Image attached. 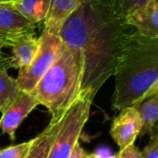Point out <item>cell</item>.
<instances>
[{"label": "cell", "mask_w": 158, "mask_h": 158, "mask_svg": "<svg viewBox=\"0 0 158 158\" xmlns=\"http://www.w3.org/2000/svg\"><path fill=\"white\" fill-rule=\"evenodd\" d=\"M141 130L142 121L137 109L134 106H129L120 110V114L114 118L110 135L118 145L119 150H123L134 144Z\"/></svg>", "instance_id": "52a82bcc"}, {"label": "cell", "mask_w": 158, "mask_h": 158, "mask_svg": "<svg viewBox=\"0 0 158 158\" xmlns=\"http://www.w3.org/2000/svg\"><path fill=\"white\" fill-rule=\"evenodd\" d=\"M13 5L22 16L35 24L45 19L50 0H16Z\"/></svg>", "instance_id": "5bb4252c"}, {"label": "cell", "mask_w": 158, "mask_h": 158, "mask_svg": "<svg viewBox=\"0 0 158 158\" xmlns=\"http://www.w3.org/2000/svg\"><path fill=\"white\" fill-rule=\"evenodd\" d=\"M84 1L85 0H50L49 9L44 20V28L58 32L65 19Z\"/></svg>", "instance_id": "8fae6325"}, {"label": "cell", "mask_w": 158, "mask_h": 158, "mask_svg": "<svg viewBox=\"0 0 158 158\" xmlns=\"http://www.w3.org/2000/svg\"><path fill=\"white\" fill-rule=\"evenodd\" d=\"M86 156H87V153L84 151V149L80 145V143L78 142L75 144L69 158H85Z\"/></svg>", "instance_id": "44dd1931"}, {"label": "cell", "mask_w": 158, "mask_h": 158, "mask_svg": "<svg viewBox=\"0 0 158 158\" xmlns=\"http://www.w3.org/2000/svg\"><path fill=\"white\" fill-rule=\"evenodd\" d=\"M126 27L124 19L111 6L85 0L59 28L61 42L81 56V92H88L94 99L105 82L114 76Z\"/></svg>", "instance_id": "6da1fadb"}, {"label": "cell", "mask_w": 158, "mask_h": 158, "mask_svg": "<svg viewBox=\"0 0 158 158\" xmlns=\"http://www.w3.org/2000/svg\"><path fill=\"white\" fill-rule=\"evenodd\" d=\"M82 60L79 51L62 42L56 57L31 94L59 120L81 94Z\"/></svg>", "instance_id": "3957f363"}, {"label": "cell", "mask_w": 158, "mask_h": 158, "mask_svg": "<svg viewBox=\"0 0 158 158\" xmlns=\"http://www.w3.org/2000/svg\"><path fill=\"white\" fill-rule=\"evenodd\" d=\"M63 117L57 121H50L49 125L32 140L31 146L25 158H48L52 145L60 130Z\"/></svg>", "instance_id": "7c38bea8"}, {"label": "cell", "mask_w": 158, "mask_h": 158, "mask_svg": "<svg viewBox=\"0 0 158 158\" xmlns=\"http://www.w3.org/2000/svg\"><path fill=\"white\" fill-rule=\"evenodd\" d=\"M32 140L0 150V158H25L31 146Z\"/></svg>", "instance_id": "e0dca14e"}, {"label": "cell", "mask_w": 158, "mask_h": 158, "mask_svg": "<svg viewBox=\"0 0 158 158\" xmlns=\"http://www.w3.org/2000/svg\"><path fill=\"white\" fill-rule=\"evenodd\" d=\"M117 158H143L142 156V152L134 145H130L123 150H119L117 154Z\"/></svg>", "instance_id": "d6986e66"}, {"label": "cell", "mask_w": 158, "mask_h": 158, "mask_svg": "<svg viewBox=\"0 0 158 158\" xmlns=\"http://www.w3.org/2000/svg\"><path fill=\"white\" fill-rule=\"evenodd\" d=\"M125 24L133 26L137 31L148 38H158V0H148L126 18Z\"/></svg>", "instance_id": "9c48e42d"}, {"label": "cell", "mask_w": 158, "mask_h": 158, "mask_svg": "<svg viewBox=\"0 0 158 158\" xmlns=\"http://www.w3.org/2000/svg\"><path fill=\"white\" fill-rule=\"evenodd\" d=\"M10 69V56H8L6 59L3 61H0V69Z\"/></svg>", "instance_id": "7402d4cb"}, {"label": "cell", "mask_w": 158, "mask_h": 158, "mask_svg": "<svg viewBox=\"0 0 158 158\" xmlns=\"http://www.w3.org/2000/svg\"><path fill=\"white\" fill-rule=\"evenodd\" d=\"M39 41L40 45L36 56L28 68L19 71L16 79L19 90L29 94L33 91L38 81L55 61L61 44L58 32L47 28L44 29Z\"/></svg>", "instance_id": "5b68a950"}, {"label": "cell", "mask_w": 158, "mask_h": 158, "mask_svg": "<svg viewBox=\"0 0 158 158\" xmlns=\"http://www.w3.org/2000/svg\"><path fill=\"white\" fill-rule=\"evenodd\" d=\"M148 0H114L112 8L121 18H126L137 8L143 6Z\"/></svg>", "instance_id": "2e32d148"}, {"label": "cell", "mask_w": 158, "mask_h": 158, "mask_svg": "<svg viewBox=\"0 0 158 158\" xmlns=\"http://www.w3.org/2000/svg\"><path fill=\"white\" fill-rule=\"evenodd\" d=\"M35 24L28 20L14 6L13 3L0 4V41L11 46L19 37L34 33Z\"/></svg>", "instance_id": "8992f818"}, {"label": "cell", "mask_w": 158, "mask_h": 158, "mask_svg": "<svg viewBox=\"0 0 158 158\" xmlns=\"http://www.w3.org/2000/svg\"><path fill=\"white\" fill-rule=\"evenodd\" d=\"M39 45V38H36L34 33L23 35L13 42L11 44L10 68L18 69L19 70L28 68L36 56Z\"/></svg>", "instance_id": "30bf717a"}, {"label": "cell", "mask_w": 158, "mask_h": 158, "mask_svg": "<svg viewBox=\"0 0 158 158\" xmlns=\"http://www.w3.org/2000/svg\"><path fill=\"white\" fill-rule=\"evenodd\" d=\"M95 1H98V2H101L103 4H106V5H108V6H112L114 0H95Z\"/></svg>", "instance_id": "603a6c76"}, {"label": "cell", "mask_w": 158, "mask_h": 158, "mask_svg": "<svg viewBox=\"0 0 158 158\" xmlns=\"http://www.w3.org/2000/svg\"><path fill=\"white\" fill-rule=\"evenodd\" d=\"M3 47H5V44H3V43L0 41V53H1V49H2Z\"/></svg>", "instance_id": "484cf974"}, {"label": "cell", "mask_w": 158, "mask_h": 158, "mask_svg": "<svg viewBox=\"0 0 158 158\" xmlns=\"http://www.w3.org/2000/svg\"><path fill=\"white\" fill-rule=\"evenodd\" d=\"M38 105V101L31 94L20 91L16 99L2 114L0 129L3 133L7 134L9 138L14 141L17 129L19 127L23 119Z\"/></svg>", "instance_id": "ba28073f"}, {"label": "cell", "mask_w": 158, "mask_h": 158, "mask_svg": "<svg viewBox=\"0 0 158 158\" xmlns=\"http://www.w3.org/2000/svg\"><path fill=\"white\" fill-rule=\"evenodd\" d=\"M141 118L142 130L140 135L143 136L147 133H151L156 129L158 118V94L145 99L144 101L133 106Z\"/></svg>", "instance_id": "4fadbf2b"}, {"label": "cell", "mask_w": 158, "mask_h": 158, "mask_svg": "<svg viewBox=\"0 0 158 158\" xmlns=\"http://www.w3.org/2000/svg\"><path fill=\"white\" fill-rule=\"evenodd\" d=\"M113 107L122 110L158 94V38L125 35L115 69Z\"/></svg>", "instance_id": "7a4b0ae2"}, {"label": "cell", "mask_w": 158, "mask_h": 158, "mask_svg": "<svg viewBox=\"0 0 158 158\" xmlns=\"http://www.w3.org/2000/svg\"><path fill=\"white\" fill-rule=\"evenodd\" d=\"M142 156L143 158H158V134L156 129L151 132L149 143L144 147Z\"/></svg>", "instance_id": "ac0fdd59"}, {"label": "cell", "mask_w": 158, "mask_h": 158, "mask_svg": "<svg viewBox=\"0 0 158 158\" xmlns=\"http://www.w3.org/2000/svg\"><path fill=\"white\" fill-rule=\"evenodd\" d=\"M85 158H117V154H114L110 148L102 146L97 148L94 153L87 154Z\"/></svg>", "instance_id": "ffe728a7"}, {"label": "cell", "mask_w": 158, "mask_h": 158, "mask_svg": "<svg viewBox=\"0 0 158 158\" xmlns=\"http://www.w3.org/2000/svg\"><path fill=\"white\" fill-rule=\"evenodd\" d=\"M20 92L17 81L7 74V69H0V113H4Z\"/></svg>", "instance_id": "9a60e30c"}, {"label": "cell", "mask_w": 158, "mask_h": 158, "mask_svg": "<svg viewBox=\"0 0 158 158\" xmlns=\"http://www.w3.org/2000/svg\"><path fill=\"white\" fill-rule=\"evenodd\" d=\"M8 56H6L5 54H3L2 52L0 53V61H3V60H5V59H6Z\"/></svg>", "instance_id": "d4e9b609"}, {"label": "cell", "mask_w": 158, "mask_h": 158, "mask_svg": "<svg viewBox=\"0 0 158 158\" xmlns=\"http://www.w3.org/2000/svg\"><path fill=\"white\" fill-rule=\"evenodd\" d=\"M93 101L94 98L88 92H81L63 116L60 130L48 158H69L89 118Z\"/></svg>", "instance_id": "277c9868"}, {"label": "cell", "mask_w": 158, "mask_h": 158, "mask_svg": "<svg viewBox=\"0 0 158 158\" xmlns=\"http://www.w3.org/2000/svg\"><path fill=\"white\" fill-rule=\"evenodd\" d=\"M16 0H0V4H6V3H14Z\"/></svg>", "instance_id": "cb8c5ba5"}]
</instances>
